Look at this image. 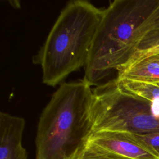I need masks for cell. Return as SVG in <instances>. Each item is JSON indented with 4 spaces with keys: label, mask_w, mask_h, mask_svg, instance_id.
I'll list each match as a JSON object with an SVG mask.
<instances>
[{
    "label": "cell",
    "mask_w": 159,
    "mask_h": 159,
    "mask_svg": "<svg viewBox=\"0 0 159 159\" xmlns=\"http://www.w3.org/2000/svg\"><path fill=\"white\" fill-rule=\"evenodd\" d=\"M103 9L84 0L68 1L32 62L40 66L42 81L55 86L85 66Z\"/></svg>",
    "instance_id": "1"
},
{
    "label": "cell",
    "mask_w": 159,
    "mask_h": 159,
    "mask_svg": "<svg viewBox=\"0 0 159 159\" xmlns=\"http://www.w3.org/2000/svg\"><path fill=\"white\" fill-rule=\"evenodd\" d=\"M159 0H115L104 9L86 66L91 86L117 72L129 60Z\"/></svg>",
    "instance_id": "2"
},
{
    "label": "cell",
    "mask_w": 159,
    "mask_h": 159,
    "mask_svg": "<svg viewBox=\"0 0 159 159\" xmlns=\"http://www.w3.org/2000/svg\"><path fill=\"white\" fill-rule=\"evenodd\" d=\"M91 86L84 79L61 83L37 124L35 159H70L92 133Z\"/></svg>",
    "instance_id": "3"
},
{
    "label": "cell",
    "mask_w": 159,
    "mask_h": 159,
    "mask_svg": "<svg viewBox=\"0 0 159 159\" xmlns=\"http://www.w3.org/2000/svg\"><path fill=\"white\" fill-rule=\"evenodd\" d=\"M90 117L92 132H159V112L153 102L124 90L116 78L93 88Z\"/></svg>",
    "instance_id": "4"
},
{
    "label": "cell",
    "mask_w": 159,
    "mask_h": 159,
    "mask_svg": "<svg viewBox=\"0 0 159 159\" xmlns=\"http://www.w3.org/2000/svg\"><path fill=\"white\" fill-rule=\"evenodd\" d=\"M83 148L115 159H159L125 133L92 132Z\"/></svg>",
    "instance_id": "5"
},
{
    "label": "cell",
    "mask_w": 159,
    "mask_h": 159,
    "mask_svg": "<svg viewBox=\"0 0 159 159\" xmlns=\"http://www.w3.org/2000/svg\"><path fill=\"white\" fill-rule=\"evenodd\" d=\"M25 125L23 117L0 112V159H27L22 142Z\"/></svg>",
    "instance_id": "6"
},
{
    "label": "cell",
    "mask_w": 159,
    "mask_h": 159,
    "mask_svg": "<svg viewBox=\"0 0 159 159\" xmlns=\"http://www.w3.org/2000/svg\"><path fill=\"white\" fill-rule=\"evenodd\" d=\"M116 78L149 83L159 82V53L147 56L124 66L117 71Z\"/></svg>",
    "instance_id": "7"
},
{
    "label": "cell",
    "mask_w": 159,
    "mask_h": 159,
    "mask_svg": "<svg viewBox=\"0 0 159 159\" xmlns=\"http://www.w3.org/2000/svg\"><path fill=\"white\" fill-rule=\"evenodd\" d=\"M156 53H159V9L152 16L146 32L139 40L132 57L124 66Z\"/></svg>",
    "instance_id": "8"
},
{
    "label": "cell",
    "mask_w": 159,
    "mask_h": 159,
    "mask_svg": "<svg viewBox=\"0 0 159 159\" xmlns=\"http://www.w3.org/2000/svg\"><path fill=\"white\" fill-rule=\"evenodd\" d=\"M125 134L135 142L159 158V132L145 135Z\"/></svg>",
    "instance_id": "9"
},
{
    "label": "cell",
    "mask_w": 159,
    "mask_h": 159,
    "mask_svg": "<svg viewBox=\"0 0 159 159\" xmlns=\"http://www.w3.org/2000/svg\"><path fill=\"white\" fill-rule=\"evenodd\" d=\"M70 159H115L106 155H102L91 152L81 148L78 150Z\"/></svg>",
    "instance_id": "10"
},
{
    "label": "cell",
    "mask_w": 159,
    "mask_h": 159,
    "mask_svg": "<svg viewBox=\"0 0 159 159\" xmlns=\"http://www.w3.org/2000/svg\"><path fill=\"white\" fill-rule=\"evenodd\" d=\"M153 84H157V85H158V86H159V82H157V83H153Z\"/></svg>",
    "instance_id": "11"
}]
</instances>
